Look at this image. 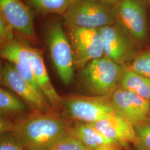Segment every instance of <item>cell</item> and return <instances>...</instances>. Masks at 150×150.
I'll list each match as a JSON object with an SVG mask.
<instances>
[{"label":"cell","mask_w":150,"mask_h":150,"mask_svg":"<svg viewBox=\"0 0 150 150\" xmlns=\"http://www.w3.org/2000/svg\"><path fill=\"white\" fill-rule=\"evenodd\" d=\"M74 57L75 70H80L94 59L104 56L100 29L66 27Z\"/></svg>","instance_id":"obj_7"},{"label":"cell","mask_w":150,"mask_h":150,"mask_svg":"<svg viewBox=\"0 0 150 150\" xmlns=\"http://www.w3.org/2000/svg\"><path fill=\"white\" fill-rule=\"evenodd\" d=\"M149 5V24H150V5Z\"/></svg>","instance_id":"obj_26"},{"label":"cell","mask_w":150,"mask_h":150,"mask_svg":"<svg viewBox=\"0 0 150 150\" xmlns=\"http://www.w3.org/2000/svg\"><path fill=\"white\" fill-rule=\"evenodd\" d=\"M14 30L5 20L0 16V44L1 47L13 41L16 38Z\"/></svg>","instance_id":"obj_23"},{"label":"cell","mask_w":150,"mask_h":150,"mask_svg":"<svg viewBox=\"0 0 150 150\" xmlns=\"http://www.w3.org/2000/svg\"><path fill=\"white\" fill-rule=\"evenodd\" d=\"M94 150H131V147L116 141H111L99 146Z\"/></svg>","instance_id":"obj_24"},{"label":"cell","mask_w":150,"mask_h":150,"mask_svg":"<svg viewBox=\"0 0 150 150\" xmlns=\"http://www.w3.org/2000/svg\"><path fill=\"white\" fill-rule=\"evenodd\" d=\"M137 141L131 150H150V120L134 126Z\"/></svg>","instance_id":"obj_20"},{"label":"cell","mask_w":150,"mask_h":150,"mask_svg":"<svg viewBox=\"0 0 150 150\" xmlns=\"http://www.w3.org/2000/svg\"><path fill=\"white\" fill-rule=\"evenodd\" d=\"M27 46V43L16 39L1 47V57L4 60L11 62L22 76L43 95L33 74Z\"/></svg>","instance_id":"obj_14"},{"label":"cell","mask_w":150,"mask_h":150,"mask_svg":"<svg viewBox=\"0 0 150 150\" xmlns=\"http://www.w3.org/2000/svg\"><path fill=\"white\" fill-rule=\"evenodd\" d=\"M103 3L112 6H116L121 0H97Z\"/></svg>","instance_id":"obj_25"},{"label":"cell","mask_w":150,"mask_h":150,"mask_svg":"<svg viewBox=\"0 0 150 150\" xmlns=\"http://www.w3.org/2000/svg\"><path fill=\"white\" fill-rule=\"evenodd\" d=\"M0 16L28 42L37 43L33 12L27 4L21 0H0Z\"/></svg>","instance_id":"obj_10"},{"label":"cell","mask_w":150,"mask_h":150,"mask_svg":"<svg viewBox=\"0 0 150 150\" xmlns=\"http://www.w3.org/2000/svg\"><path fill=\"white\" fill-rule=\"evenodd\" d=\"M70 122L54 110L31 111L13 120L11 132L26 150H48L67 131Z\"/></svg>","instance_id":"obj_1"},{"label":"cell","mask_w":150,"mask_h":150,"mask_svg":"<svg viewBox=\"0 0 150 150\" xmlns=\"http://www.w3.org/2000/svg\"><path fill=\"white\" fill-rule=\"evenodd\" d=\"M104 56L122 67H127L139 49L134 40L116 22L100 29Z\"/></svg>","instance_id":"obj_9"},{"label":"cell","mask_w":150,"mask_h":150,"mask_svg":"<svg viewBox=\"0 0 150 150\" xmlns=\"http://www.w3.org/2000/svg\"><path fill=\"white\" fill-rule=\"evenodd\" d=\"M32 111L27 104L16 94L4 88L0 89L1 118L17 120Z\"/></svg>","instance_id":"obj_15"},{"label":"cell","mask_w":150,"mask_h":150,"mask_svg":"<svg viewBox=\"0 0 150 150\" xmlns=\"http://www.w3.org/2000/svg\"><path fill=\"white\" fill-rule=\"evenodd\" d=\"M118 88L131 91L150 100V79L124 67Z\"/></svg>","instance_id":"obj_17"},{"label":"cell","mask_w":150,"mask_h":150,"mask_svg":"<svg viewBox=\"0 0 150 150\" xmlns=\"http://www.w3.org/2000/svg\"><path fill=\"white\" fill-rule=\"evenodd\" d=\"M60 112L70 122L92 123L116 112L110 97L74 94L62 97Z\"/></svg>","instance_id":"obj_5"},{"label":"cell","mask_w":150,"mask_h":150,"mask_svg":"<svg viewBox=\"0 0 150 150\" xmlns=\"http://www.w3.org/2000/svg\"><path fill=\"white\" fill-rule=\"evenodd\" d=\"M147 2H148L149 5H150V0H147Z\"/></svg>","instance_id":"obj_28"},{"label":"cell","mask_w":150,"mask_h":150,"mask_svg":"<svg viewBox=\"0 0 150 150\" xmlns=\"http://www.w3.org/2000/svg\"><path fill=\"white\" fill-rule=\"evenodd\" d=\"M31 8L41 15H64L76 0H25Z\"/></svg>","instance_id":"obj_18"},{"label":"cell","mask_w":150,"mask_h":150,"mask_svg":"<svg viewBox=\"0 0 150 150\" xmlns=\"http://www.w3.org/2000/svg\"><path fill=\"white\" fill-rule=\"evenodd\" d=\"M67 131L92 150L106 142L113 141L105 137L91 123L71 122Z\"/></svg>","instance_id":"obj_16"},{"label":"cell","mask_w":150,"mask_h":150,"mask_svg":"<svg viewBox=\"0 0 150 150\" xmlns=\"http://www.w3.org/2000/svg\"><path fill=\"white\" fill-rule=\"evenodd\" d=\"M149 5L147 0H121L115 6L116 22L141 50L149 40Z\"/></svg>","instance_id":"obj_6"},{"label":"cell","mask_w":150,"mask_h":150,"mask_svg":"<svg viewBox=\"0 0 150 150\" xmlns=\"http://www.w3.org/2000/svg\"><path fill=\"white\" fill-rule=\"evenodd\" d=\"M27 47L33 74L40 89L54 110L60 112L62 96L58 94L51 82L41 52L29 45Z\"/></svg>","instance_id":"obj_13"},{"label":"cell","mask_w":150,"mask_h":150,"mask_svg":"<svg viewBox=\"0 0 150 150\" xmlns=\"http://www.w3.org/2000/svg\"><path fill=\"white\" fill-rule=\"evenodd\" d=\"M110 98L115 111L134 126L149 119V100L121 88Z\"/></svg>","instance_id":"obj_11"},{"label":"cell","mask_w":150,"mask_h":150,"mask_svg":"<svg viewBox=\"0 0 150 150\" xmlns=\"http://www.w3.org/2000/svg\"><path fill=\"white\" fill-rule=\"evenodd\" d=\"M126 67L150 79V48L139 50L134 59Z\"/></svg>","instance_id":"obj_19"},{"label":"cell","mask_w":150,"mask_h":150,"mask_svg":"<svg viewBox=\"0 0 150 150\" xmlns=\"http://www.w3.org/2000/svg\"><path fill=\"white\" fill-rule=\"evenodd\" d=\"M63 16L65 27L101 29L116 22L115 6L97 0H76Z\"/></svg>","instance_id":"obj_3"},{"label":"cell","mask_w":150,"mask_h":150,"mask_svg":"<svg viewBox=\"0 0 150 150\" xmlns=\"http://www.w3.org/2000/svg\"><path fill=\"white\" fill-rule=\"evenodd\" d=\"M0 79L1 84L19 97L32 111H56L46 97L23 78L11 62L5 60L1 64Z\"/></svg>","instance_id":"obj_8"},{"label":"cell","mask_w":150,"mask_h":150,"mask_svg":"<svg viewBox=\"0 0 150 150\" xmlns=\"http://www.w3.org/2000/svg\"><path fill=\"white\" fill-rule=\"evenodd\" d=\"M91 124L109 139L131 146L136 142L134 126L116 112Z\"/></svg>","instance_id":"obj_12"},{"label":"cell","mask_w":150,"mask_h":150,"mask_svg":"<svg viewBox=\"0 0 150 150\" xmlns=\"http://www.w3.org/2000/svg\"><path fill=\"white\" fill-rule=\"evenodd\" d=\"M48 150H92L67 131Z\"/></svg>","instance_id":"obj_21"},{"label":"cell","mask_w":150,"mask_h":150,"mask_svg":"<svg viewBox=\"0 0 150 150\" xmlns=\"http://www.w3.org/2000/svg\"><path fill=\"white\" fill-rule=\"evenodd\" d=\"M0 150H26L12 132L0 135Z\"/></svg>","instance_id":"obj_22"},{"label":"cell","mask_w":150,"mask_h":150,"mask_svg":"<svg viewBox=\"0 0 150 150\" xmlns=\"http://www.w3.org/2000/svg\"><path fill=\"white\" fill-rule=\"evenodd\" d=\"M123 69L104 56L79 70V80L86 95L111 97L118 88Z\"/></svg>","instance_id":"obj_2"},{"label":"cell","mask_w":150,"mask_h":150,"mask_svg":"<svg viewBox=\"0 0 150 150\" xmlns=\"http://www.w3.org/2000/svg\"><path fill=\"white\" fill-rule=\"evenodd\" d=\"M64 26L63 21L61 20L50 22L45 30V38L54 68L64 84L68 85L74 79L75 62L72 47Z\"/></svg>","instance_id":"obj_4"},{"label":"cell","mask_w":150,"mask_h":150,"mask_svg":"<svg viewBox=\"0 0 150 150\" xmlns=\"http://www.w3.org/2000/svg\"><path fill=\"white\" fill-rule=\"evenodd\" d=\"M149 120H150V107H149V116H148Z\"/></svg>","instance_id":"obj_27"}]
</instances>
